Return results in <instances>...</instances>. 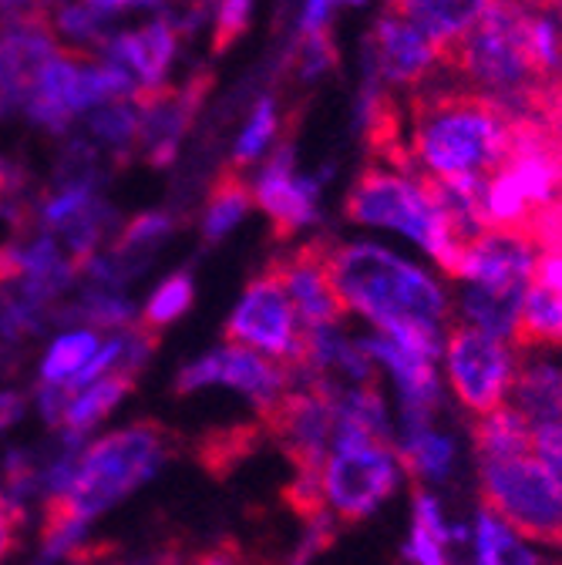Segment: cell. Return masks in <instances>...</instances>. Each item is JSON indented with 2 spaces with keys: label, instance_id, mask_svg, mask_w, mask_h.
<instances>
[{
  "label": "cell",
  "instance_id": "obj_1",
  "mask_svg": "<svg viewBox=\"0 0 562 565\" xmlns=\"http://www.w3.org/2000/svg\"><path fill=\"white\" fill-rule=\"evenodd\" d=\"M179 451L182 435L152 417L125 424L88 445L75 458L67 481L44 494L41 539L47 555L64 552L95 515L121 502L138 484H146Z\"/></svg>",
  "mask_w": 562,
  "mask_h": 565
},
{
  "label": "cell",
  "instance_id": "obj_2",
  "mask_svg": "<svg viewBox=\"0 0 562 565\" xmlns=\"http://www.w3.org/2000/svg\"><path fill=\"white\" fill-rule=\"evenodd\" d=\"M324 266L343 310L378 330L401 323L442 327L452 313L442 276L384 243H324Z\"/></svg>",
  "mask_w": 562,
  "mask_h": 565
},
{
  "label": "cell",
  "instance_id": "obj_3",
  "mask_svg": "<svg viewBox=\"0 0 562 565\" xmlns=\"http://www.w3.org/2000/svg\"><path fill=\"white\" fill-rule=\"evenodd\" d=\"M516 125L481 95L465 88L421 92L407 118V166L425 179L491 175L512 156Z\"/></svg>",
  "mask_w": 562,
  "mask_h": 565
},
{
  "label": "cell",
  "instance_id": "obj_4",
  "mask_svg": "<svg viewBox=\"0 0 562 565\" xmlns=\"http://www.w3.org/2000/svg\"><path fill=\"white\" fill-rule=\"evenodd\" d=\"M445 54L462 88L488 98L512 125L545 118L542 85L522 44V0H491L481 21Z\"/></svg>",
  "mask_w": 562,
  "mask_h": 565
},
{
  "label": "cell",
  "instance_id": "obj_5",
  "mask_svg": "<svg viewBox=\"0 0 562 565\" xmlns=\"http://www.w3.org/2000/svg\"><path fill=\"white\" fill-rule=\"evenodd\" d=\"M343 220L407 239L442 273L455 276L465 243L448 226L425 175L397 166H368L343 199Z\"/></svg>",
  "mask_w": 562,
  "mask_h": 565
},
{
  "label": "cell",
  "instance_id": "obj_6",
  "mask_svg": "<svg viewBox=\"0 0 562 565\" xmlns=\"http://www.w3.org/2000/svg\"><path fill=\"white\" fill-rule=\"evenodd\" d=\"M485 509L522 539L562 545V484L529 451L502 461H478Z\"/></svg>",
  "mask_w": 562,
  "mask_h": 565
},
{
  "label": "cell",
  "instance_id": "obj_7",
  "mask_svg": "<svg viewBox=\"0 0 562 565\" xmlns=\"http://www.w3.org/2000/svg\"><path fill=\"white\" fill-rule=\"evenodd\" d=\"M404 478L391 441L333 445L324 465V505L340 525L371 519Z\"/></svg>",
  "mask_w": 562,
  "mask_h": 565
},
{
  "label": "cell",
  "instance_id": "obj_8",
  "mask_svg": "<svg viewBox=\"0 0 562 565\" xmlns=\"http://www.w3.org/2000/svg\"><path fill=\"white\" fill-rule=\"evenodd\" d=\"M223 340L233 347H246L253 353L290 367H300L304 358V327L297 310L273 269H263L246 282V290L223 327Z\"/></svg>",
  "mask_w": 562,
  "mask_h": 565
},
{
  "label": "cell",
  "instance_id": "obj_9",
  "mask_svg": "<svg viewBox=\"0 0 562 565\" xmlns=\"http://www.w3.org/2000/svg\"><path fill=\"white\" fill-rule=\"evenodd\" d=\"M442 358H445L448 387L471 417L506 404L509 384L519 367L516 343L509 347L506 340H496L475 327L458 323L445 333Z\"/></svg>",
  "mask_w": 562,
  "mask_h": 565
},
{
  "label": "cell",
  "instance_id": "obj_10",
  "mask_svg": "<svg viewBox=\"0 0 562 565\" xmlns=\"http://www.w3.org/2000/svg\"><path fill=\"white\" fill-rule=\"evenodd\" d=\"M179 38V28L169 18H156L135 31H112L95 57L118 78L128 102H146L169 88Z\"/></svg>",
  "mask_w": 562,
  "mask_h": 565
},
{
  "label": "cell",
  "instance_id": "obj_11",
  "mask_svg": "<svg viewBox=\"0 0 562 565\" xmlns=\"http://www.w3.org/2000/svg\"><path fill=\"white\" fill-rule=\"evenodd\" d=\"M445 61V51L411 21L394 11H384L368 41H364V75L378 78L388 92H417L435 67Z\"/></svg>",
  "mask_w": 562,
  "mask_h": 565
},
{
  "label": "cell",
  "instance_id": "obj_12",
  "mask_svg": "<svg viewBox=\"0 0 562 565\" xmlns=\"http://www.w3.org/2000/svg\"><path fill=\"white\" fill-rule=\"evenodd\" d=\"M324 179H327L324 172L320 175L297 172L294 146H279L269 152V159L250 182V192H253V205H259L263 216L269 220L276 239H294L297 233L320 223Z\"/></svg>",
  "mask_w": 562,
  "mask_h": 565
},
{
  "label": "cell",
  "instance_id": "obj_13",
  "mask_svg": "<svg viewBox=\"0 0 562 565\" xmlns=\"http://www.w3.org/2000/svg\"><path fill=\"white\" fill-rule=\"evenodd\" d=\"M209 384H226V387L246 394L256 404V411L269 407L276 397H284L290 387H297L290 367L276 364V361L263 358V353H253L246 347H233V343H223L220 350H209L205 358L182 367L172 391L192 394V391L209 387Z\"/></svg>",
  "mask_w": 562,
  "mask_h": 565
},
{
  "label": "cell",
  "instance_id": "obj_14",
  "mask_svg": "<svg viewBox=\"0 0 562 565\" xmlns=\"http://www.w3.org/2000/svg\"><path fill=\"white\" fill-rule=\"evenodd\" d=\"M297 310V320L304 330L310 327H340L347 310L333 290V282L327 276L324 266V239L304 243L290 253H279L276 259H269V266Z\"/></svg>",
  "mask_w": 562,
  "mask_h": 565
},
{
  "label": "cell",
  "instance_id": "obj_15",
  "mask_svg": "<svg viewBox=\"0 0 562 565\" xmlns=\"http://www.w3.org/2000/svg\"><path fill=\"white\" fill-rule=\"evenodd\" d=\"M539 246L519 230H485L462 249L455 279L475 287H532Z\"/></svg>",
  "mask_w": 562,
  "mask_h": 565
},
{
  "label": "cell",
  "instance_id": "obj_16",
  "mask_svg": "<svg viewBox=\"0 0 562 565\" xmlns=\"http://www.w3.org/2000/svg\"><path fill=\"white\" fill-rule=\"evenodd\" d=\"M205 78L185 82L182 88H166L138 102V152L152 166H169L179 152V141L192 125L195 108L205 95Z\"/></svg>",
  "mask_w": 562,
  "mask_h": 565
},
{
  "label": "cell",
  "instance_id": "obj_17",
  "mask_svg": "<svg viewBox=\"0 0 562 565\" xmlns=\"http://www.w3.org/2000/svg\"><path fill=\"white\" fill-rule=\"evenodd\" d=\"M522 44L542 85V98L562 95V4L559 0H522Z\"/></svg>",
  "mask_w": 562,
  "mask_h": 565
},
{
  "label": "cell",
  "instance_id": "obj_18",
  "mask_svg": "<svg viewBox=\"0 0 562 565\" xmlns=\"http://www.w3.org/2000/svg\"><path fill=\"white\" fill-rule=\"evenodd\" d=\"M506 404L529 420V428L562 420V361L519 358Z\"/></svg>",
  "mask_w": 562,
  "mask_h": 565
},
{
  "label": "cell",
  "instance_id": "obj_19",
  "mask_svg": "<svg viewBox=\"0 0 562 565\" xmlns=\"http://www.w3.org/2000/svg\"><path fill=\"white\" fill-rule=\"evenodd\" d=\"M526 290L529 287H475V282H462L455 307L458 323L475 327L496 340L516 343Z\"/></svg>",
  "mask_w": 562,
  "mask_h": 565
},
{
  "label": "cell",
  "instance_id": "obj_20",
  "mask_svg": "<svg viewBox=\"0 0 562 565\" xmlns=\"http://www.w3.org/2000/svg\"><path fill=\"white\" fill-rule=\"evenodd\" d=\"M491 0H391L388 11L425 31L442 51H452L488 11Z\"/></svg>",
  "mask_w": 562,
  "mask_h": 565
},
{
  "label": "cell",
  "instance_id": "obj_21",
  "mask_svg": "<svg viewBox=\"0 0 562 565\" xmlns=\"http://www.w3.org/2000/svg\"><path fill=\"white\" fill-rule=\"evenodd\" d=\"M135 377L138 374H128V371H112V374H105L102 381H95V384H88V387H82L78 394H72V401L64 404V414H61V420H57V428L64 431V438L67 441H78V438H85L95 424H102L115 407H118V401L125 397V394H131L135 391Z\"/></svg>",
  "mask_w": 562,
  "mask_h": 565
},
{
  "label": "cell",
  "instance_id": "obj_22",
  "mask_svg": "<svg viewBox=\"0 0 562 565\" xmlns=\"http://www.w3.org/2000/svg\"><path fill=\"white\" fill-rule=\"evenodd\" d=\"M471 441H475L478 461H502V458H516V455L532 451V428L516 407L499 404L488 414L475 417Z\"/></svg>",
  "mask_w": 562,
  "mask_h": 565
},
{
  "label": "cell",
  "instance_id": "obj_23",
  "mask_svg": "<svg viewBox=\"0 0 562 565\" xmlns=\"http://www.w3.org/2000/svg\"><path fill=\"white\" fill-rule=\"evenodd\" d=\"M263 424H230V428H213L202 438L192 441V458L213 475V478H230L263 441Z\"/></svg>",
  "mask_w": 562,
  "mask_h": 565
},
{
  "label": "cell",
  "instance_id": "obj_24",
  "mask_svg": "<svg viewBox=\"0 0 562 565\" xmlns=\"http://www.w3.org/2000/svg\"><path fill=\"white\" fill-rule=\"evenodd\" d=\"M253 205V192H250V182L236 172V169H226L213 189L205 195V205H202V239L209 246L223 243L243 220Z\"/></svg>",
  "mask_w": 562,
  "mask_h": 565
},
{
  "label": "cell",
  "instance_id": "obj_25",
  "mask_svg": "<svg viewBox=\"0 0 562 565\" xmlns=\"http://www.w3.org/2000/svg\"><path fill=\"white\" fill-rule=\"evenodd\" d=\"M516 347L519 350H532V347L562 350V297L559 294L542 290L536 282L526 290Z\"/></svg>",
  "mask_w": 562,
  "mask_h": 565
},
{
  "label": "cell",
  "instance_id": "obj_26",
  "mask_svg": "<svg viewBox=\"0 0 562 565\" xmlns=\"http://www.w3.org/2000/svg\"><path fill=\"white\" fill-rule=\"evenodd\" d=\"M98 337L95 330H72L51 343L47 358L41 364V384H54V387H67L72 384L98 353Z\"/></svg>",
  "mask_w": 562,
  "mask_h": 565
},
{
  "label": "cell",
  "instance_id": "obj_27",
  "mask_svg": "<svg viewBox=\"0 0 562 565\" xmlns=\"http://www.w3.org/2000/svg\"><path fill=\"white\" fill-rule=\"evenodd\" d=\"M192 294H195L192 276H189L185 269H182V273H172L169 279H162L159 287H156V294L149 297L142 317L135 320V327H138V330H146V333H152V337H162L166 327H172L179 317L189 313Z\"/></svg>",
  "mask_w": 562,
  "mask_h": 565
},
{
  "label": "cell",
  "instance_id": "obj_28",
  "mask_svg": "<svg viewBox=\"0 0 562 565\" xmlns=\"http://www.w3.org/2000/svg\"><path fill=\"white\" fill-rule=\"evenodd\" d=\"M279 135V108L273 95H263L250 115V121L243 125L240 138H236V149H233V169H246L253 162H259Z\"/></svg>",
  "mask_w": 562,
  "mask_h": 565
},
{
  "label": "cell",
  "instance_id": "obj_29",
  "mask_svg": "<svg viewBox=\"0 0 562 565\" xmlns=\"http://www.w3.org/2000/svg\"><path fill=\"white\" fill-rule=\"evenodd\" d=\"M411 525L435 535L445 545L471 542V529L468 525H452L445 519V509H442L438 494L432 488H414V494H411Z\"/></svg>",
  "mask_w": 562,
  "mask_h": 565
},
{
  "label": "cell",
  "instance_id": "obj_30",
  "mask_svg": "<svg viewBox=\"0 0 562 565\" xmlns=\"http://www.w3.org/2000/svg\"><path fill=\"white\" fill-rule=\"evenodd\" d=\"M256 0H216V21H213V51H230L250 28Z\"/></svg>",
  "mask_w": 562,
  "mask_h": 565
},
{
  "label": "cell",
  "instance_id": "obj_31",
  "mask_svg": "<svg viewBox=\"0 0 562 565\" xmlns=\"http://www.w3.org/2000/svg\"><path fill=\"white\" fill-rule=\"evenodd\" d=\"M297 78L304 85H314L320 82L327 71H333L337 64V47L330 44L327 34H304L300 47H297Z\"/></svg>",
  "mask_w": 562,
  "mask_h": 565
},
{
  "label": "cell",
  "instance_id": "obj_32",
  "mask_svg": "<svg viewBox=\"0 0 562 565\" xmlns=\"http://www.w3.org/2000/svg\"><path fill=\"white\" fill-rule=\"evenodd\" d=\"M532 455L552 471V478L562 484V420L539 424L532 428Z\"/></svg>",
  "mask_w": 562,
  "mask_h": 565
},
{
  "label": "cell",
  "instance_id": "obj_33",
  "mask_svg": "<svg viewBox=\"0 0 562 565\" xmlns=\"http://www.w3.org/2000/svg\"><path fill=\"white\" fill-rule=\"evenodd\" d=\"M21 532H24V512L14 499H8L4 491H0V565H4L18 545H21Z\"/></svg>",
  "mask_w": 562,
  "mask_h": 565
},
{
  "label": "cell",
  "instance_id": "obj_34",
  "mask_svg": "<svg viewBox=\"0 0 562 565\" xmlns=\"http://www.w3.org/2000/svg\"><path fill=\"white\" fill-rule=\"evenodd\" d=\"M445 548H448L445 542H438L435 535H428V532H421V529L411 525L407 542H404V558L411 565H452Z\"/></svg>",
  "mask_w": 562,
  "mask_h": 565
},
{
  "label": "cell",
  "instance_id": "obj_35",
  "mask_svg": "<svg viewBox=\"0 0 562 565\" xmlns=\"http://www.w3.org/2000/svg\"><path fill=\"white\" fill-rule=\"evenodd\" d=\"M532 282L562 297V249H539Z\"/></svg>",
  "mask_w": 562,
  "mask_h": 565
},
{
  "label": "cell",
  "instance_id": "obj_36",
  "mask_svg": "<svg viewBox=\"0 0 562 565\" xmlns=\"http://www.w3.org/2000/svg\"><path fill=\"white\" fill-rule=\"evenodd\" d=\"M337 0H304L300 11V31L304 34H327L330 18H333Z\"/></svg>",
  "mask_w": 562,
  "mask_h": 565
},
{
  "label": "cell",
  "instance_id": "obj_37",
  "mask_svg": "<svg viewBox=\"0 0 562 565\" xmlns=\"http://www.w3.org/2000/svg\"><path fill=\"white\" fill-rule=\"evenodd\" d=\"M88 8H95L98 14H105L108 21L125 14V11H142V8H156V4H169V0H85Z\"/></svg>",
  "mask_w": 562,
  "mask_h": 565
},
{
  "label": "cell",
  "instance_id": "obj_38",
  "mask_svg": "<svg viewBox=\"0 0 562 565\" xmlns=\"http://www.w3.org/2000/svg\"><path fill=\"white\" fill-rule=\"evenodd\" d=\"M28 407V397L18 394V391H8V394H0V431L11 428V424L24 414Z\"/></svg>",
  "mask_w": 562,
  "mask_h": 565
},
{
  "label": "cell",
  "instance_id": "obj_39",
  "mask_svg": "<svg viewBox=\"0 0 562 565\" xmlns=\"http://www.w3.org/2000/svg\"><path fill=\"white\" fill-rule=\"evenodd\" d=\"M337 4H343V8H364L368 0H337Z\"/></svg>",
  "mask_w": 562,
  "mask_h": 565
}]
</instances>
